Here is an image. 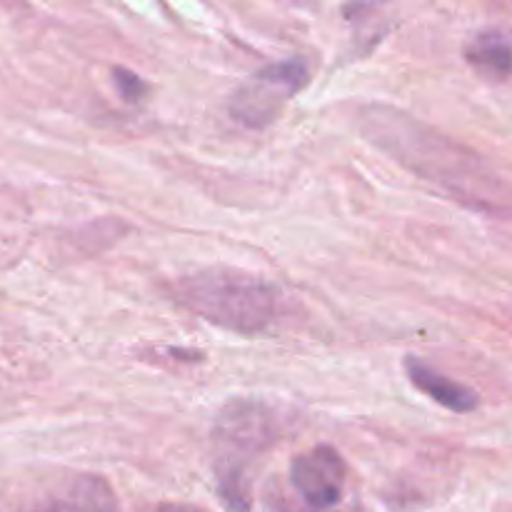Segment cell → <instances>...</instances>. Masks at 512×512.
I'll return each mask as SVG.
<instances>
[{"instance_id": "6da1fadb", "label": "cell", "mask_w": 512, "mask_h": 512, "mask_svg": "<svg viewBox=\"0 0 512 512\" xmlns=\"http://www.w3.org/2000/svg\"><path fill=\"white\" fill-rule=\"evenodd\" d=\"M365 138L418 178L430 180L458 203L485 213H508V185L475 150L440 130L388 105H368L360 113Z\"/></svg>"}, {"instance_id": "7a4b0ae2", "label": "cell", "mask_w": 512, "mask_h": 512, "mask_svg": "<svg viewBox=\"0 0 512 512\" xmlns=\"http://www.w3.org/2000/svg\"><path fill=\"white\" fill-rule=\"evenodd\" d=\"M285 418L263 400L235 398L223 405L210 430L220 503L228 512H250L248 465L285 435Z\"/></svg>"}, {"instance_id": "3957f363", "label": "cell", "mask_w": 512, "mask_h": 512, "mask_svg": "<svg viewBox=\"0 0 512 512\" xmlns=\"http://www.w3.org/2000/svg\"><path fill=\"white\" fill-rule=\"evenodd\" d=\"M178 300L208 323L238 335H258L273 325L280 293L273 283L240 268L213 265L178 283Z\"/></svg>"}, {"instance_id": "277c9868", "label": "cell", "mask_w": 512, "mask_h": 512, "mask_svg": "<svg viewBox=\"0 0 512 512\" xmlns=\"http://www.w3.org/2000/svg\"><path fill=\"white\" fill-rule=\"evenodd\" d=\"M308 83L310 65L305 58H285L265 65L233 90L228 113L245 128L263 130L278 120L288 100H293Z\"/></svg>"}, {"instance_id": "5b68a950", "label": "cell", "mask_w": 512, "mask_h": 512, "mask_svg": "<svg viewBox=\"0 0 512 512\" xmlns=\"http://www.w3.org/2000/svg\"><path fill=\"white\" fill-rule=\"evenodd\" d=\"M345 475V460L330 445H315L290 463V485L315 512L333 510L343 500Z\"/></svg>"}, {"instance_id": "8992f818", "label": "cell", "mask_w": 512, "mask_h": 512, "mask_svg": "<svg viewBox=\"0 0 512 512\" xmlns=\"http://www.w3.org/2000/svg\"><path fill=\"white\" fill-rule=\"evenodd\" d=\"M405 375H408L410 385L415 390H420L423 395H428L433 403L443 405V408L453 410V413H473L478 408V395L473 393L465 385L455 383L448 375L438 373L435 368H430L428 363H423L415 355H408L403 360Z\"/></svg>"}, {"instance_id": "52a82bcc", "label": "cell", "mask_w": 512, "mask_h": 512, "mask_svg": "<svg viewBox=\"0 0 512 512\" xmlns=\"http://www.w3.org/2000/svg\"><path fill=\"white\" fill-rule=\"evenodd\" d=\"M35 512H120L113 488L98 475H80L60 498Z\"/></svg>"}, {"instance_id": "ba28073f", "label": "cell", "mask_w": 512, "mask_h": 512, "mask_svg": "<svg viewBox=\"0 0 512 512\" xmlns=\"http://www.w3.org/2000/svg\"><path fill=\"white\" fill-rule=\"evenodd\" d=\"M465 60L473 65L485 78H493L498 83L508 80L510 75V38L500 28H485L468 40L465 45Z\"/></svg>"}, {"instance_id": "9c48e42d", "label": "cell", "mask_w": 512, "mask_h": 512, "mask_svg": "<svg viewBox=\"0 0 512 512\" xmlns=\"http://www.w3.org/2000/svg\"><path fill=\"white\" fill-rule=\"evenodd\" d=\"M113 83L118 88V93L123 95L125 103H138L145 93H148V85L133 70L123 68V65H115L113 68Z\"/></svg>"}, {"instance_id": "30bf717a", "label": "cell", "mask_w": 512, "mask_h": 512, "mask_svg": "<svg viewBox=\"0 0 512 512\" xmlns=\"http://www.w3.org/2000/svg\"><path fill=\"white\" fill-rule=\"evenodd\" d=\"M153 512H205V510H200L198 505H190V503H160L155 505Z\"/></svg>"}]
</instances>
